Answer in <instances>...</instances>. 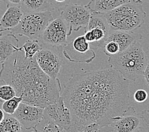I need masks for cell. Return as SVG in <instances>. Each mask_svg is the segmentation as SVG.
Returning <instances> with one entry per match:
<instances>
[{"label":"cell","mask_w":149,"mask_h":132,"mask_svg":"<svg viewBox=\"0 0 149 132\" xmlns=\"http://www.w3.org/2000/svg\"><path fill=\"white\" fill-rule=\"evenodd\" d=\"M34 131L40 132H63L65 131L64 128L54 120L43 116L39 123L36 124Z\"/></svg>","instance_id":"obj_19"},{"label":"cell","mask_w":149,"mask_h":132,"mask_svg":"<svg viewBox=\"0 0 149 132\" xmlns=\"http://www.w3.org/2000/svg\"><path fill=\"white\" fill-rule=\"evenodd\" d=\"M141 39V34L134 32L133 30H110L106 41H113L117 43L120 46V52H122L126 50L132 43Z\"/></svg>","instance_id":"obj_13"},{"label":"cell","mask_w":149,"mask_h":132,"mask_svg":"<svg viewBox=\"0 0 149 132\" xmlns=\"http://www.w3.org/2000/svg\"><path fill=\"white\" fill-rule=\"evenodd\" d=\"M133 0H91L87 6L91 12L106 13Z\"/></svg>","instance_id":"obj_16"},{"label":"cell","mask_w":149,"mask_h":132,"mask_svg":"<svg viewBox=\"0 0 149 132\" xmlns=\"http://www.w3.org/2000/svg\"><path fill=\"white\" fill-rule=\"evenodd\" d=\"M42 49L35 58L40 68L53 79H57L63 64L64 46L47 45L42 42Z\"/></svg>","instance_id":"obj_6"},{"label":"cell","mask_w":149,"mask_h":132,"mask_svg":"<svg viewBox=\"0 0 149 132\" xmlns=\"http://www.w3.org/2000/svg\"><path fill=\"white\" fill-rule=\"evenodd\" d=\"M19 48V39L15 34L10 32L0 36V64L5 62Z\"/></svg>","instance_id":"obj_15"},{"label":"cell","mask_w":149,"mask_h":132,"mask_svg":"<svg viewBox=\"0 0 149 132\" xmlns=\"http://www.w3.org/2000/svg\"><path fill=\"white\" fill-rule=\"evenodd\" d=\"M3 2L6 3L7 5H18L21 4L22 0H2Z\"/></svg>","instance_id":"obj_29"},{"label":"cell","mask_w":149,"mask_h":132,"mask_svg":"<svg viewBox=\"0 0 149 132\" xmlns=\"http://www.w3.org/2000/svg\"><path fill=\"white\" fill-rule=\"evenodd\" d=\"M139 114L140 117V123L136 132L149 131V110L142 111Z\"/></svg>","instance_id":"obj_23"},{"label":"cell","mask_w":149,"mask_h":132,"mask_svg":"<svg viewBox=\"0 0 149 132\" xmlns=\"http://www.w3.org/2000/svg\"><path fill=\"white\" fill-rule=\"evenodd\" d=\"M43 116L54 120L65 131H70L72 123V114L61 95L55 103L44 108Z\"/></svg>","instance_id":"obj_12"},{"label":"cell","mask_w":149,"mask_h":132,"mask_svg":"<svg viewBox=\"0 0 149 132\" xmlns=\"http://www.w3.org/2000/svg\"><path fill=\"white\" fill-rule=\"evenodd\" d=\"M130 82L113 68L72 74L61 94L72 114L70 131H99L130 104Z\"/></svg>","instance_id":"obj_1"},{"label":"cell","mask_w":149,"mask_h":132,"mask_svg":"<svg viewBox=\"0 0 149 132\" xmlns=\"http://www.w3.org/2000/svg\"><path fill=\"white\" fill-rule=\"evenodd\" d=\"M44 108L21 102L13 114L27 131H34L43 117Z\"/></svg>","instance_id":"obj_11"},{"label":"cell","mask_w":149,"mask_h":132,"mask_svg":"<svg viewBox=\"0 0 149 132\" xmlns=\"http://www.w3.org/2000/svg\"><path fill=\"white\" fill-rule=\"evenodd\" d=\"M142 0H133L104 13L110 30H134L143 24L147 13Z\"/></svg>","instance_id":"obj_4"},{"label":"cell","mask_w":149,"mask_h":132,"mask_svg":"<svg viewBox=\"0 0 149 132\" xmlns=\"http://www.w3.org/2000/svg\"><path fill=\"white\" fill-rule=\"evenodd\" d=\"M5 116V114L4 113V111L0 109V123H1L3 121V120H4Z\"/></svg>","instance_id":"obj_30"},{"label":"cell","mask_w":149,"mask_h":132,"mask_svg":"<svg viewBox=\"0 0 149 132\" xmlns=\"http://www.w3.org/2000/svg\"><path fill=\"white\" fill-rule=\"evenodd\" d=\"M84 36H85V38L88 42H89L90 43L94 42V36L93 32L91 31V30H85V35H84Z\"/></svg>","instance_id":"obj_27"},{"label":"cell","mask_w":149,"mask_h":132,"mask_svg":"<svg viewBox=\"0 0 149 132\" xmlns=\"http://www.w3.org/2000/svg\"><path fill=\"white\" fill-rule=\"evenodd\" d=\"M1 1H3L2 0H0V6H1Z\"/></svg>","instance_id":"obj_32"},{"label":"cell","mask_w":149,"mask_h":132,"mask_svg":"<svg viewBox=\"0 0 149 132\" xmlns=\"http://www.w3.org/2000/svg\"><path fill=\"white\" fill-rule=\"evenodd\" d=\"M64 57L72 62L90 63L95 59L96 53L85 36H79L64 46Z\"/></svg>","instance_id":"obj_7"},{"label":"cell","mask_w":149,"mask_h":132,"mask_svg":"<svg viewBox=\"0 0 149 132\" xmlns=\"http://www.w3.org/2000/svg\"><path fill=\"white\" fill-rule=\"evenodd\" d=\"M147 60L141 43L136 41L123 52L109 56L108 62L111 68L118 71L124 78L136 81L143 77Z\"/></svg>","instance_id":"obj_3"},{"label":"cell","mask_w":149,"mask_h":132,"mask_svg":"<svg viewBox=\"0 0 149 132\" xmlns=\"http://www.w3.org/2000/svg\"><path fill=\"white\" fill-rule=\"evenodd\" d=\"M22 101V98L21 97L16 95L10 100L4 101L2 105V109L5 113L13 115L17 109Z\"/></svg>","instance_id":"obj_22"},{"label":"cell","mask_w":149,"mask_h":132,"mask_svg":"<svg viewBox=\"0 0 149 132\" xmlns=\"http://www.w3.org/2000/svg\"><path fill=\"white\" fill-rule=\"evenodd\" d=\"M25 131L27 130L13 115L5 114L4 120L0 123V132H21Z\"/></svg>","instance_id":"obj_18"},{"label":"cell","mask_w":149,"mask_h":132,"mask_svg":"<svg viewBox=\"0 0 149 132\" xmlns=\"http://www.w3.org/2000/svg\"><path fill=\"white\" fill-rule=\"evenodd\" d=\"M49 1L57 10L61 11L68 4L71 3V0H49Z\"/></svg>","instance_id":"obj_26"},{"label":"cell","mask_w":149,"mask_h":132,"mask_svg":"<svg viewBox=\"0 0 149 132\" xmlns=\"http://www.w3.org/2000/svg\"><path fill=\"white\" fill-rule=\"evenodd\" d=\"M72 33L69 26L61 17L54 19L47 26L42 36L41 42L54 46H65L68 37Z\"/></svg>","instance_id":"obj_9"},{"label":"cell","mask_w":149,"mask_h":132,"mask_svg":"<svg viewBox=\"0 0 149 132\" xmlns=\"http://www.w3.org/2000/svg\"><path fill=\"white\" fill-rule=\"evenodd\" d=\"M22 47L27 58L32 59L42 49V43L38 39H30L27 40Z\"/></svg>","instance_id":"obj_20"},{"label":"cell","mask_w":149,"mask_h":132,"mask_svg":"<svg viewBox=\"0 0 149 132\" xmlns=\"http://www.w3.org/2000/svg\"><path fill=\"white\" fill-rule=\"evenodd\" d=\"M24 13L54 12L57 9L49 0H22L20 5Z\"/></svg>","instance_id":"obj_17"},{"label":"cell","mask_w":149,"mask_h":132,"mask_svg":"<svg viewBox=\"0 0 149 132\" xmlns=\"http://www.w3.org/2000/svg\"><path fill=\"white\" fill-rule=\"evenodd\" d=\"M143 77L145 78V81H146L147 86L149 88V58L147 60V65H146V67H145V69L144 70Z\"/></svg>","instance_id":"obj_28"},{"label":"cell","mask_w":149,"mask_h":132,"mask_svg":"<svg viewBox=\"0 0 149 132\" xmlns=\"http://www.w3.org/2000/svg\"><path fill=\"white\" fill-rule=\"evenodd\" d=\"M91 13L87 5L70 3L61 11L60 16L66 22L72 31H78L81 28L84 29L87 28Z\"/></svg>","instance_id":"obj_8"},{"label":"cell","mask_w":149,"mask_h":132,"mask_svg":"<svg viewBox=\"0 0 149 132\" xmlns=\"http://www.w3.org/2000/svg\"><path fill=\"white\" fill-rule=\"evenodd\" d=\"M103 52L107 56L116 55L120 53V46L113 41H107L103 46Z\"/></svg>","instance_id":"obj_24"},{"label":"cell","mask_w":149,"mask_h":132,"mask_svg":"<svg viewBox=\"0 0 149 132\" xmlns=\"http://www.w3.org/2000/svg\"><path fill=\"white\" fill-rule=\"evenodd\" d=\"M148 97V94L146 90L143 89H139L134 93V100L137 103H143L146 101Z\"/></svg>","instance_id":"obj_25"},{"label":"cell","mask_w":149,"mask_h":132,"mask_svg":"<svg viewBox=\"0 0 149 132\" xmlns=\"http://www.w3.org/2000/svg\"><path fill=\"white\" fill-rule=\"evenodd\" d=\"M4 31H6L5 29H0V36L3 35V32Z\"/></svg>","instance_id":"obj_31"},{"label":"cell","mask_w":149,"mask_h":132,"mask_svg":"<svg viewBox=\"0 0 149 132\" xmlns=\"http://www.w3.org/2000/svg\"><path fill=\"white\" fill-rule=\"evenodd\" d=\"M140 123V114L136 113L134 108L130 106L123 115L101 128L99 131L136 132Z\"/></svg>","instance_id":"obj_10"},{"label":"cell","mask_w":149,"mask_h":132,"mask_svg":"<svg viewBox=\"0 0 149 132\" xmlns=\"http://www.w3.org/2000/svg\"><path fill=\"white\" fill-rule=\"evenodd\" d=\"M52 12L24 13L21 22L11 32L20 36H25L29 39H38L42 37L49 23L54 17Z\"/></svg>","instance_id":"obj_5"},{"label":"cell","mask_w":149,"mask_h":132,"mask_svg":"<svg viewBox=\"0 0 149 132\" xmlns=\"http://www.w3.org/2000/svg\"><path fill=\"white\" fill-rule=\"evenodd\" d=\"M15 96H16V91L14 88L5 80L0 79V99L6 101Z\"/></svg>","instance_id":"obj_21"},{"label":"cell","mask_w":149,"mask_h":132,"mask_svg":"<svg viewBox=\"0 0 149 132\" xmlns=\"http://www.w3.org/2000/svg\"><path fill=\"white\" fill-rule=\"evenodd\" d=\"M0 78L14 88L16 95L21 97L22 102L33 106L45 108L61 95L59 79L44 73L35 57L27 58L22 46L1 64Z\"/></svg>","instance_id":"obj_2"},{"label":"cell","mask_w":149,"mask_h":132,"mask_svg":"<svg viewBox=\"0 0 149 132\" xmlns=\"http://www.w3.org/2000/svg\"><path fill=\"white\" fill-rule=\"evenodd\" d=\"M24 14L21 7L18 5H7V9L0 19V28L10 30L21 22Z\"/></svg>","instance_id":"obj_14"}]
</instances>
